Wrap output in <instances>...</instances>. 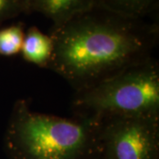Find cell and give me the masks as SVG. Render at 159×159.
I'll list each match as a JSON object with an SVG mask.
<instances>
[{
    "label": "cell",
    "mask_w": 159,
    "mask_h": 159,
    "mask_svg": "<svg viewBox=\"0 0 159 159\" xmlns=\"http://www.w3.org/2000/svg\"><path fill=\"white\" fill-rule=\"evenodd\" d=\"M21 53L26 61L41 67H47L53 53L51 36L43 34L36 27H31L25 34Z\"/></svg>",
    "instance_id": "cell-6"
},
{
    "label": "cell",
    "mask_w": 159,
    "mask_h": 159,
    "mask_svg": "<svg viewBox=\"0 0 159 159\" xmlns=\"http://www.w3.org/2000/svg\"><path fill=\"white\" fill-rule=\"evenodd\" d=\"M75 116L105 119L159 114V66L152 57L75 92Z\"/></svg>",
    "instance_id": "cell-3"
},
{
    "label": "cell",
    "mask_w": 159,
    "mask_h": 159,
    "mask_svg": "<svg viewBox=\"0 0 159 159\" xmlns=\"http://www.w3.org/2000/svg\"><path fill=\"white\" fill-rule=\"evenodd\" d=\"M25 34L21 24L0 29V55L13 56L21 51Z\"/></svg>",
    "instance_id": "cell-8"
},
{
    "label": "cell",
    "mask_w": 159,
    "mask_h": 159,
    "mask_svg": "<svg viewBox=\"0 0 159 159\" xmlns=\"http://www.w3.org/2000/svg\"><path fill=\"white\" fill-rule=\"evenodd\" d=\"M97 6V0H34L33 12L43 14L56 28L74 15Z\"/></svg>",
    "instance_id": "cell-5"
},
{
    "label": "cell",
    "mask_w": 159,
    "mask_h": 159,
    "mask_svg": "<svg viewBox=\"0 0 159 159\" xmlns=\"http://www.w3.org/2000/svg\"><path fill=\"white\" fill-rule=\"evenodd\" d=\"M5 148L9 159H101V121L34 111L20 99L11 111Z\"/></svg>",
    "instance_id": "cell-2"
},
{
    "label": "cell",
    "mask_w": 159,
    "mask_h": 159,
    "mask_svg": "<svg viewBox=\"0 0 159 159\" xmlns=\"http://www.w3.org/2000/svg\"><path fill=\"white\" fill-rule=\"evenodd\" d=\"M50 35L53 53L46 68L77 92L152 57L159 26L95 6L52 28Z\"/></svg>",
    "instance_id": "cell-1"
},
{
    "label": "cell",
    "mask_w": 159,
    "mask_h": 159,
    "mask_svg": "<svg viewBox=\"0 0 159 159\" xmlns=\"http://www.w3.org/2000/svg\"><path fill=\"white\" fill-rule=\"evenodd\" d=\"M100 121L101 159H158L159 114Z\"/></svg>",
    "instance_id": "cell-4"
},
{
    "label": "cell",
    "mask_w": 159,
    "mask_h": 159,
    "mask_svg": "<svg viewBox=\"0 0 159 159\" xmlns=\"http://www.w3.org/2000/svg\"><path fill=\"white\" fill-rule=\"evenodd\" d=\"M21 13L22 11L17 0H0V26Z\"/></svg>",
    "instance_id": "cell-9"
},
{
    "label": "cell",
    "mask_w": 159,
    "mask_h": 159,
    "mask_svg": "<svg viewBox=\"0 0 159 159\" xmlns=\"http://www.w3.org/2000/svg\"><path fill=\"white\" fill-rule=\"evenodd\" d=\"M17 2L22 11V13L29 14L33 12V5L34 0H17Z\"/></svg>",
    "instance_id": "cell-10"
},
{
    "label": "cell",
    "mask_w": 159,
    "mask_h": 159,
    "mask_svg": "<svg viewBox=\"0 0 159 159\" xmlns=\"http://www.w3.org/2000/svg\"><path fill=\"white\" fill-rule=\"evenodd\" d=\"M159 0H97V6L124 16L146 19L158 9Z\"/></svg>",
    "instance_id": "cell-7"
}]
</instances>
